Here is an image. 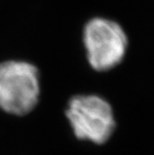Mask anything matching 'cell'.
<instances>
[{
    "instance_id": "cell-1",
    "label": "cell",
    "mask_w": 154,
    "mask_h": 155,
    "mask_svg": "<svg viewBox=\"0 0 154 155\" xmlns=\"http://www.w3.org/2000/svg\"><path fill=\"white\" fill-rule=\"evenodd\" d=\"M81 43L87 64L93 71H111L122 63L129 37L120 22L106 16H93L83 24Z\"/></svg>"
},
{
    "instance_id": "cell-2",
    "label": "cell",
    "mask_w": 154,
    "mask_h": 155,
    "mask_svg": "<svg viewBox=\"0 0 154 155\" xmlns=\"http://www.w3.org/2000/svg\"><path fill=\"white\" fill-rule=\"evenodd\" d=\"M64 117L75 139L98 146L106 144L116 129L112 105L96 93L71 96L65 106Z\"/></svg>"
},
{
    "instance_id": "cell-3",
    "label": "cell",
    "mask_w": 154,
    "mask_h": 155,
    "mask_svg": "<svg viewBox=\"0 0 154 155\" xmlns=\"http://www.w3.org/2000/svg\"><path fill=\"white\" fill-rule=\"evenodd\" d=\"M40 95L38 70L22 61L0 64V106L11 114L22 115L36 106Z\"/></svg>"
}]
</instances>
